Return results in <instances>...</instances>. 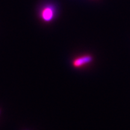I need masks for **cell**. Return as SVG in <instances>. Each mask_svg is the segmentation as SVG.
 I'll list each match as a JSON object with an SVG mask.
<instances>
[{
    "instance_id": "obj_2",
    "label": "cell",
    "mask_w": 130,
    "mask_h": 130,
    "mask_svg": "<svg viewBox=\"0 0 130 130\" xmlns=\"http://www.w3.org/2000/svg\"><path fill=\"white\" fill-rule=\"evenodd\" d=\"M54 10L51 6H48L43 8L40 13L41 18L45 22H50L54 19Z\"/></svg>"
},
{
    "instance_id": "obj_3",
    "label": "cell",
    "mask_w": 130,
    "mask_h": 130,
    "mask_svg": "<svg viewBox=\"0 0 130 130\" xmlns=\"http://www.w3.org/2000/svg\"><path fill=\"white\" fill-rule=\"evenodd\" d=\"M0 113H1V110H0Z\"/></svg>"
},
{
    "instance_id": "obj_1",
    "label": "cell",
    "mask_w": 130,
    "mask_h": 130,
    "mask_svg": "<svg viewBox=\"0 0 130 130\" xmlns=\"http://www.w3.org/2000/svg\"><path fill=\"white\" fill-rule=\"evenodd\" d=\"M93 61V57L90 55H85L76 58L72 61V65L74 68H80L85 64H89Z\"/></svg>"
}]
</instances>
